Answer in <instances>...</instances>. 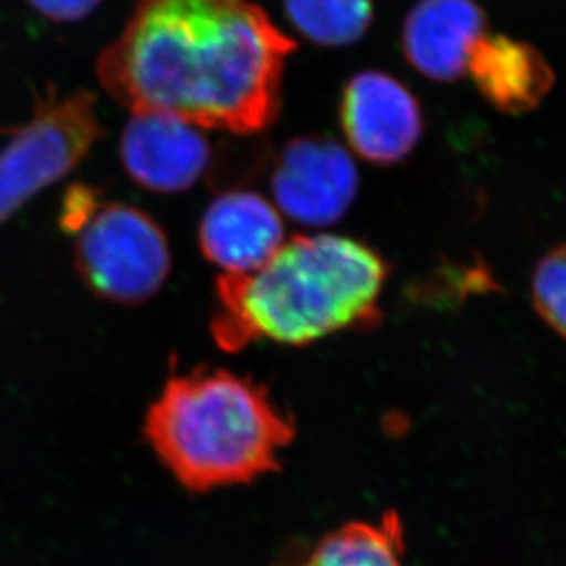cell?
I'll return each instance as SVG.
<instances>
[{"label":"cell","instance_id":"1","mask_svg":"<svg viewBox=\"0 0 566 566\" xmlns=\"http://www.w3.org/2000/svg\"><path fill=\"white\" fill-rule=\"evenodd\" d=\"M293 39L251 0H135L98 80L132 115L256 135L282 105Z\"/></svg>","mask_w":566,"mask_h":566},{"label":"cell","instance_id":"2","mask_svg":"<svg viewBox=\"0 0 566 566\" xmlns=\"http://www.w3.org/2000/svg\"><path fill=\"white\" fill-rule=\"evenodd\" d=\"M387 279V262L360 241L296 235L252 273L219 276L210 332L219 348L241 352L262 340L305 346L370 327Z\"/></svg>","mask_w":566,"mask_h":566},{"label":"cell","instance_id":"3","mask_svg":"<svg viewBox=\"0 0 566 566\" xmlns=\"http://www.w3.org/2000/svg\"><path fill=\"white\" fill-rule=\"evenodd\" d=\"M294 430L269 388L223 368L169 377L144 423L153 452L191 493L251 484L279 471Z\"/></svg>","mask_w":566,"mask_h":566},{"label":"cell","instance_id":"4","mask_svg":"<svg viewBox=\"0 0 566 566\" xmlns=\"http://www.w3.org/2000/svg\"><path fill=\"white\" fill-rule=\"evenodd\" d=\"M61 227L74 238L77 274L99 298L140 304L168 279L171 252L160 224L137 207L104 201L88 186H72Z\"/></svg>","mask_w":566,"mask_h":566},{"label":"cell","instance_id":"5","mask_svg":"<svg viewBox=\"0 0 566 566\" xmlns=\"http://www.w3.org/2000/svg\"><path fill=\"white\" fill-rule=\"evenodd\" d=\"M87 91L50 96L0 147V224L39 191L63 179L102 137Z\"/></svg>","mask_w":566,"mask_h":566},{"label":"cell","instance_id":"6","mask_svg":"<svg viewBox=\"0 0 566 566\" xmlns=\"http://www.w3.org/2000/svg\"><path fill=\"white\" fill-rule=\"evenodd\" d=\"M359 171L346 147L326 137H300L283 147L273 174L274 207L294 223L329 227L354 205Z\"/></svg>","mask_w":566,"mask_h":566},{"label":"cell","instance_id":"7","mask_svg":"<svg viewBox=\"0 0 566 566\" xmlns=\"http://www.w3.org/2000/svg\"><path fill=\"white\" fill-rule=\"evenodd\" d=\"M340 126L349 147L366 163L392 166L409 157L423 133L415 94L385 72H360L340 99Z\"/></svg>","mask_w":566,"mask_h":566},{"label":"cell","instance_id":"8","mask_svg":"<svg viewBox=\"0 0 566 566\" xmlns=\"http://www.w3.org/2000/svg\"><path fill=\"white\" fill-rule=\"evenodd\" d=\"M213 151L205 129L166 115H132L120 140L122 166L146 190L179 193L201 180Z\"/></svg>","mask_w":566,"mask_h":566},{"label":"cell","instance_id":"9","mask_svg":"<svg viewBox=\"0 0 566 566\" xmlns=\"http://www.w3.org/2000/svg\"><path fill=\"white\" fill-rule=\"evenodd\" d=\"M283 243L279 208L258 191H224L210 202L199 223L202 256L223 274L252 273Z\"/></svg>","mask_w":566,"mask_h":566},{"label":"cell","instance_id":"10","mask_svg":"<svg viewBox=\"0 0 566 566\" xmlns=\"http://www.w3.org/2000/svg\"><path fill=\"white\" fill-rule=\"evenodd\" d=\"M484 35V11L474 0H421L405 21L403 52L424 77L452 82L468 72Z\"/></svg>","mask_w":566,"mask_h":566},{"label":"cell","instance_id":"11","mask_svg":"<svg viewBox=\"0 0 566 566\" xmlns=\"http://www.w3.org/2000/svg\"><path fill=\"white\" fill-rule=\"evenodd\" d=\"M468 71L484 98L510 115L535 109L554 85V72L545 57L534 46L506 35L480 39Z\"/></svg>","mask_w":566,"mask_h":566},{"label":"cell","instance_id":"12","mask_svg":"<svg viewBox=\"0 0 566 566\" xmlns=\"http://www.w3.org/2000/svg\"><path fill=\"white\" fill-rule=\"evenodd\" d=\"M403 526L396 513L354 521L324 535L296 566H405Z\"/></svg>","mask_w":566,"mask_h":566},{"label":"cell","instance_id":"13","mask_svg":"<svg viewBox=\"0 0 566 566\" xmlns=\"http://www.w3.org/2000/svg\"><path fill=\"white\" fill-rule=\"evenodd\" d=\"M294 30L324 49L357 43L374 19V0H283Z\"/></svg>","mask_w":566,"mask_h":566},{"label":"cell","instance_id":"14","mask_svg":"<svg viewBox=\"0 0 566 566\" xmlns=\"http://www.w3.org/2000/svg\"><path fill=\"white\" fill-rule=\"evenodd\" d=\"M532 294L541 318L566 338V243L541 260L535 269Z\"/></svg>","mask_w":566,"mask_h":566},{"label":"cell","instance_id":"15","mask_svg":"<svg viewBox=\"0 0 566 566\" xmlns=\"http://www.w3.org/2000/svg\"><path fill=\"white\" fill-rule=\"evenodd\" d=\"M33 10L55 22H76L91 15L102 0H28Z\"/></svg>","mask_w":566,"mask_h":566}]
</instances>
